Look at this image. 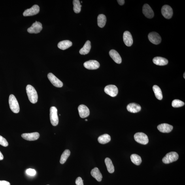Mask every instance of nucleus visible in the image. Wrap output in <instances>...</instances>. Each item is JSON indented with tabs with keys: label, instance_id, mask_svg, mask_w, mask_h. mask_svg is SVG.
<instances>
[{
	"label": "nucleus",
	"instance_id": "f257e3e1",
	"mask_svg": "<svg viewBox=\"0 0 185 185\" xmlns=\"http://www.w3.org/2000/svg\"><path fill=\"white\" fill-rule=\"evenodd\" d=\"M26 91L29 99L32 103H37L38 100V95L35 88L30 85H27Z\"/></svg>",
	"mask_w": 185,
	"mask_h": 185
},
{
	"label": "nucleus",
	"instance_id": "f03ea898",
	"mask_svg": "<svg viewBox=\"0 0 185 185\" xmlns=\"http://www.w3.org/2000/svg\"><path fill=\"white\" fill-rule=\"evenodd\" d=\"M9 102L10 109L15 113H18L20 111L19 106L17 100L13 95L11 94L9 97Z\"/></svg>",
	"mask_w": 185,
	"mask_h": 185
},
{
	"label": "nucleus",
	"instance_id": "7ed1b4c3",
	"mask_svg": "<svg viewBox=\"0 0 185 185\" xmlns=\"http://www.w3.org/2000/svg\"><path fill=\"white\" fill-rule=\"evenodd\" d=\"M179 155L176 152H171L168 153L162 159L163 162L165 164H168L174 162L178 160Z\"/></svg>",
	"mask_w": 185,
	"mask_h": 185
},
{
	"label": "nucleus",
	"instance_id": "20e7f679",
	"mask_svg": "<svg viewBox=\"0 0 185 185\" xmlns=\"http://www.w3.org/2000/svg\"><path fill=\"white\" fill-rule=\"evenodd\" d=\"M50 118L51 123L53 126H56L58 124L59 119L57 114V108L53 106L50 108Z\"/></svg>",
	"mask_w": 185,
	"mask_h": 185
},
{
	"label": "nucleus",
	"instance_id": "39448f33",
	"mask_svg": "<svg viewBox=\"0 0 185 185\" xmlns=\"http://www.w3.org/2000/svg\"><path fill=\"white\" fill-rule=\"evenodd\" d=\"M134 139L137 143L146 145L148 143V139L146 134L142 132H138L135 134Z\"/></svg>",
	"mask_w": 185,
	"mask_h": 185
},
{
	"label": "nucleus",
	"instance_id": "423d86ee",
	"mask_svg": "<svg viewBox=\"0 0 185 185\" xmlns=\"http://www.w3.org/2000/svg\"><path fill=\"white\" fill-rule=\"evenodd\" d=\"M104 91L107 94L112 97L116 96L118 92L117 88L113 85H109L106 86L104 89Z\"/></svg>",
	"mask_w": 185,
	"mask_h": 185
},
{
	"label": "nucleus",
	"instance_id": "0eeeda50",
	"mask_svg": "<svg viewBox=\"0 0 185 185\" xmlns=\"http://www.w3.org/2000/svg\"><path fill=\"white\" fill-rule=\"evenodd\" d=\"M161 12L163 16L166 19H171L173 16V10L171 6L169 5H165L163 6Z\"/></svg>",
	"mask_w": 185,
	"mask_h": 185
},
{
	"label": "nucleus",
	"instance_id": "6e6552de",
	"mask_svg": "<svg viewBox=\"0 0 185 185\" xmlns=\"http://www.w3.org/2000/svg\"><path fill=\"white\" fill-rule=\"evenodd\" d=\"M148 38L150 41L155 45L160 44L161 41V39L159 34L156 32H153L149 34Z\"/></svg>",
	"mask_w": 185,
	"mask_h": 185
},
{
	"label": "nucleus",
	"instance_id": "1a4fd4ad",
	"mask_svg": "<svg viewBox=\"0 0 185 185\" xmlns=\"http://www.w3.org/2000/svg\"><path fill=\"white\" fill-rule=\"evenodd\" d=\"M42 29L41 23L36 21L32 26L27 29V31L30 33L37 34L40 32Z\"/></svg>",
	"mask_w": 185,
	"mask_h": 185
},
{
	"label": "nucleus",
	"instance_id": "9d476101",
	"mask_svg": "<svg viewBox=\"0 0 185 185\" xmlns=\"http://www.w3.org/2000/svg\"><path fill=\"white\" fill-rule=\"evenodd\" d=\"M48 76L49 80L53 86L57 88H61L63 86V82L53 73H48Z\"/></svg>",
	"mask_w": 185,
	"mask_h": 185
},
{
	"label": "nucleus",
	"instance_id": "9b49d317",
	"mask_svg": "<svg viewBox=\"0 0 185 185\" xmlns=\"http://www.w3.org/2000/svg\"><path fill=\"white\" fill-rule=\"evenodd\" d=\"M40 7L37 5H34L31 8L24 11L23 13L24 16H30L35 15L39 13Z\"/></svg>",
	"mask_w": 185,
	"mask_h": 185
},
{
	"label": "nucleus",
	"instance_id": "f8f14e48",
	"mask_svg": "<svg viewBox=\"0 0 185 185\" xmlns=\"http://www.w3.org/2000/svg\"><path fill=\"white\" fill-rule=\"evenodd\" d=\"M21 137L23 139L27 141H35L39 139L40 137V134L37 132L23 133L21 135Z\"/></svg>",
	"mask_w": 185,
	"mask_h": 185
},
{
	"label": "nucleus",
	"instance_id": "ddd939ff",
	"mask_svg": "<svg viewBox=\"0 0 185 185\" xmlns=\"http://www.w3.org/2000/svg\"><path fill=\"white\" fill-rule=\"evenodd\" d=\"M84 67L89 70H95L100 66L99 63L95 60H90L84 63Z\"/></svg>",
	"mask_w": 185,
	"mask_h": 185
},
{
	"label": "nucleus",
	"instance_id": "4468645a",
	"mask_svg": "<svg viewBox=\"0 0 185 185\" xmlns=\"http://www.w3.org/2000/svg\"><path fill=\"white\" fill-rule=\"evenodd\" d=\"M142 11L144 16L148 18H152L154 16L153 11L148 4H144L143 6Z\"/></svg>",
	"mask_w": 185,
	"mask_h": 185
},
{
	"label": "nucleus",
	"instance_id": "2eb2a0df",
	"mask_svg": "<svg viewBox=\"0 0 185 185\" xmlns=\"http://www.w3.org/2000/svg\"><path fill=\"white\" fill-rule=\"evenodd\" d=\"M78 109L79 115L81 118H86L90 114V110L86 105H80L78 106Z\"/></svg>",
	"mask_w": 185,
	"mask_h": 185
},
{
	"label": "nucleus",
	"instance_id": "dca6fc26",
	"mask_svg": "<svg viewBox=\"0 0 185 185\" xmlns=\"http://www.w3.org/2000/svg\"><path fill=\"white\" fill-rule=\"evenodd\" d=\"M123 40L124 43L127 46H131L133 43V40L131 34L129 32H125L123 35Z\"/></svg>",
	"mask_w": 185,
	"mask_h": 185
},
{
	"label": "nucleus",
	"instance_id": "f3484780",
	"mask_svg": "<svg viewBox=\"0 0 185 185\" xmlns=\"http://www.w3.org/2000/svg\"><path fill=\"white\" fill-rule=\"evenodd\" d=\"M173 127L172 125L167 123H163L159 125L157 127V129L159 131L162 133H169L173 130Z\"/></svg>",
	"mask_w": 185,
	"mask_h": 185
},
{
	"label": "nucleus",
	"instance_id": "a211bd4d",
	"mask_svg": "<svg viewBox=\"0 0 185 185\" xmlns=\"http://www.w3.org/2000/svg\"><path fill=\"white\" fill-rule=\"evenodd\" d=\"M109 54L110 57L117 63H122V59L119 53L116 50H112L110 51Z\"/></svg>",
	"mask_w": 185,
	"mask_h": 185
},
{
	"label": "nucleus",
	"instance_id": "6ab92c4d",
	"mask_svg": "<svg viewBox=\"0 0 185 185\" xmlns=\"http://www.w3.org/2000/svg\"><path fill=\"white\" fill-rule=\"evenodd\" d=\"M141 107L139 104L135 103H132L127 106V109L132 113H137L141 110Z\"/></svg>",
	"mask_w": 185,
	"mask_h": 185
},
{
	"label": "nucleus",
	"instance_id": "aec40b11",
	"mask_svg": "<svg viewBox=\"0 0 185 185\" xmlns=\"http://www.w3.org/2000/svg\"><path fill=\"white\" fill-rule=\"evenodd\" d=\"M153 62L157 65L165 66L167 64L168 61L167 59L163 57H156L153 59Z\"/></svg>",
	"mask_w": 185,
	"mask_h": 185
},
{
	"label": "nucleus",
	"instance_id": "412c9836",
	"mask_svg": "<svg viewBox=\"0 0 185 185\" xmlns=\"http://www.w3.org/2000/svg\"><path fill=\"white\" fill-rule=\"evenodd\" d=\"M91 175L96 179L98 181L101 182L102 179V175L99 170L97 167L94 168L91 171Z\"/></svg>",
	"mask_w": 185,
	"mask_h": 185
},
{
	"label": "nucleus",
	"instance_id": "4be33fe9",
	"mask_svg": "<svg viewBox=\"0 0 185 185\" xmlns=\"http://www.w3.org/2000/svg\"><path fill=\"white\" fill-rule=\"evenodd\" d=\"M72 42L69 40H65L59 42L58 44V48L60 49L64 50L72 46Z\"/></svg>",
	"mask_w": 185,
	"mask_h": 185
},
{
	"label": "nucleus",
	"instance_id": "5701e85b",
	"mask_svg": "<svg viewBox=\"0 0 185 185\" xmlns=\"http://www.w3.org/2000/svg\"><path fill=\"white\" fill-rule=\"evenodd\" d=\"M91 48V43L90 41H87L84 47L80 50L79 53L81 55L88 54Z\"/></svg>",
	"mask_w": 185,
	"mask_h": 185
},
{
	"label": "nucleus",
	"instance_id": "b1692460",
	"mask_svg": "<svg viewBox=\"0 0 185 185\" xmlns=\"http://www.w3.org/2000/svg\"><path fill=\"white\" fill-rule=\"evenodd\" d=\"M111 140V137L109 135L105 134L101 135L98 138L99 143L101 144H105L108 143Z\"/></svg>",
	"mask_w": 185,
	"mask_h": 185
},
{
	"label": "nucleus",
	"instance_id": "393cba45",
	"mask_svg": "<svg viewBox=\"0 0 185 185\" xmlns=\"http://www.w3.org/2000/svg\"><path fill=\"white\" fill-rule=\"evenodd\" d=\"M106 20L107 19L105 15L99 14L97 17L98 25L101 28H103L106 24Z\"/></svg>",
	"mask_w": 185,
	"mask_h": 185
},
{
	"label": "nucleus",
	"instance_id": "a878e982",
	"mask_svg": "<svg viewBox=\"0 0 185 185\" xmlns=\"http://www.w3.org/2000/svg\"><path fill=\"white\" fill-rule=\"evenodd\" d=\"M105 162L108 172L110 173H113L114 171V168L111 159L109 158H106Z\"/></svg>",
	"mask_w": 185,
	"mask_h": 185
},
{
	"label": "nucleus",
	"instance_id": "bb28decb",
	"mask_svg": "<svg viewBox=\"0 0 185 185\" xmlns=\"http://www.w3.org/2000/svg\"><path fill=\"white\" fill-rule=\"evenodd\" d=\"M153 89L156 98L159 100H161L163 97L162 91L160 88L156 85H154L153 87Z\"/></svg>",
	"mask_w": 185,
	"mask_h": 185
},
{
	"label": "nucleus",
	"instance_id": "cd10ccee",
	"mask_svg": "<svg viewBox=\"0 0 185 185\" xmlns=\"http://www.w3.org/2000/svg\"><path fill=\"white\" fill-rule=\"evenodd\" d=\"M71 154V152L69 150H66L63 152L61 156L60 162L61 164H63L67 160Z\"/></svg>",
	"mask_w": 185,
	"mask_h": 185
},
{
	"label": "nucleus",
	"instance_id": "c85d7f7f",
	"mask_svg": "<svg viewBox=\"0 0 185 185\" xmlns=\"http://www.w3.org/2000/svg\"><path fill=\"white\" fill-rule=\"evenodd\" d=\"M131 159L134 164L137 165H139L142 162L141 157L136 154H133L131 155Z\"/></svg>",
	"mask_w": 185,
	"mask_h": 185
},
{
	"label": "nucleus",
	"instance_id": "c756f323",
	"mask_svg": "<svg viewBox=\"0 0 185 185\" xmlns=\"http://www.w3.org/2000/svg\"><path fill=\"white\" fill-rule=\"evenodd\" d=\"M73 9L76 13H79L81 10L82 5H81L80 2L78 0H74L73 1Z\"/></svg>",
	"mask_w": 185,
	"mask_h": 185
},
{
	"label": "nucleus",
	"instance_id": "7c9ffc66",
	"mask_svg": "<svg viewBox=\"0 0 185 185\" xmlns=\"http://www.w3.org/2000/svg\"><path fill=\"white\" fill-rule=\"evenodd\" d=\"M184 105L183 101L178 99H175L172 101V106L175 108H178L182 107Z\"/></svg>",
	"mask_w": 185,
	"mask_h": 185
},
{
	"label": "nucleus",
	"instance_id": "2f4dec72",
	"mask_svg": "<svg viewBox=\"0 0 185 185\" xmlns=\"http://www.w3.org/2000/svg\"><path fill=\"white\" fill-rule=\"evenodd\" d=\"M0 145L4 147H7L8 145L7 140L1 135H0Z\"/></svg>",
	"mask_w": 185,
	"mask_h": 185
},
{
	"label": "nucleus",
	"instance_id": "473e14b6",
	"mask_svg": "<svg viewBox=\"0 0 185 185\" xmlns=\"http://www.w3.org/2000/svg\"><path fill=\"white\" fill-rule=\"evenodd\" d=\"M26 173L29 176H34L35 175L36 172L35 169L30 168L27 170Z\"/></svg>",
	"mask_w": 185,
	"mask_h": 185
},
{
	"label": "nucleus",
	"instance_id": "72a5a7b5",
	"mask_svg": "<svg viewBox=\"0 0 185 185\" xmlns=\"http://www.w3.org/2000/svg\"><path fill=\"white\" fill-rule=\"evenodd\" d=\"M83 181L84 180H82V178L78 177L76 180V185H84Z\"/></svg>",
	"mask_w": 185,
	"mask_h": 185
},
{
	"label": "nucleus",
	"instance_id": "f704fd0d",
	"mask_svg": "<svg viewBox=\"0 0 185 185\" xmlns=\"http://www.w3.org/2000/svg\"><path fill=\"white\" fill-rule=\"evenodd\" d=\"M0 185H10V184L9 182L6 181L0 180Z\"/></svg>",
	"mask_w": 185,
	"mask_h": 185
},
{
	"label": "nucleus",
	"instance_id": "c9c22d12",
	"mask_svg": "<svg viewBox=\"0 0 185 185\" xmlns=\"http://www.w3.org/2000/svg\"><path fill=\"white\" fill-rule=\"evenodd\" d=\"M117 2L120 5H124L125 3V1L124 0H118V1H117Z\"/></svg>",
	"mask_w": 185,
	"mask_h": 185
},
{
	"label": "nucleus",
	"instance_id": "e433bc0d",
	"mask_svg": "<svg viewBox=\"0 0 185 185\" xmlns=\"http://www.w3.org/2000/svg\"><path fill=\"white\" fill-rule=\"evenodd\" d=\"M4 159V156L1 153L0 151V161L3 160Z\"/></svg>",
	"mask_w": 185,
	"mask_h": 185
},
{
	"label": "nucleus",
	"instance_id": "4c0bfd02",
	"mask_svg": "<svg viewBox=\"0 0 185 185\" xmlns=\"http://www.w3.org/2000/svg\"><path fill=\"white\" fill-rule=\"evenodd\" d=\"M185 73H184V78H185Z\"/></svg>",
	"mask_w": 185,
	"mask_h": 185
},
{
	"label": "nucleus",
	"instance_id": "58836bf2",
	"mask_svg": "<svg viewBox=\"0 0 185 185\" xmlns=\"http://www.w3.org/2000/svg\"><path fill=\"white\" fill-rule=\"evenodd\" d=\"M86 120V121H88V120H87V119H86V120Z\"/></svg>",
	"mask_w": 185,
	"mask_h": 185
},
{
	"label": "nucleus",
	"instance_id": "ea45409f",
	"mask_svg": "<svg viewBox=\"0 0 185 185\" xmlns=\"http://www.w3.org/2000/svg\"></svg>",
	"mask_w": 185,
	"mask_h": 185
}]
</instances>
